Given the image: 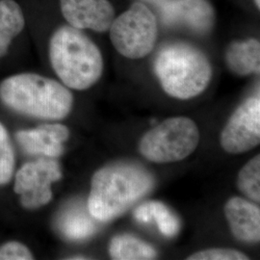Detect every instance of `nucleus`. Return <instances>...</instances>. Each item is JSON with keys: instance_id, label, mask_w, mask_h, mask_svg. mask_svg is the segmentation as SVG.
<instances>
[{"instance_id": "4468645a", "label": "nucleus", "mask_w": 260, "mask_h": 260, "mask_svg": "<svg viewBox=\"0 0 260 260\" xmlns=\"http://www.w3.org/2000/svg\"><path fill=\"white\" fill-rule=\"evenodd\" d=\"M99 222L89 212L88 207L76 205L63 212L58 221L60 232L70 240H84L96 232Z\"/></svg>"}, {"instance_id": "9d476101", "label": "nucleus", "mask_w": 260, "mask_h": 260, "mask_svg": "<svg viewBox=\"0 0 260 260\" xmlns=\"http://www.w3.org/2000/svg\"><path fill=\"white\" fill-rule=\"evenodd\" d=\"M61 10L71 26L96 32L109 30L115 10L108 0H60Z\"/></svg>"}, {"instance_id": "f03ea898", "label": "nucleus", "mask_w": 260, "mask_h": 260, "mask_svg": "<svg viewBox=\"0 0 260 260\" xmlns=\"http://www.w3.org/2000/svg\"><path fill=\"white\" fill-rule=\"evenodd\" d=\"M49 56L56 75L66 86L86 90L103 75V55L80 29L63 26L50 40Z\"/></svg>"}, {"instance_id": "20e7f679", "label": "nucleus", "mask_w": 260, "mask_h": 260, "mask_svg": "<svg viewBox=\"0 0 260 260\" xmlns=\"http://www.w3.org/2000/svg\"><path fill=\"white\" fill-rule=\"evenodd\" d=\"M2 101L16 111L45 120H60L73 107V95L62 84L34 74L15 75L0 86Z\"/></svg>"}, {"instance_id": "6ab92c4d", "label": "nucleus", "mask_w": 260, "mask_h": 260, "mask_svg": "<svg viewBox=\"0 0 260 260\" xmlns=\"http://www.w3.org/2000/svg\"><path fill=\"white\" fill-rule=\"evenodd\" d=\"M15 157L8 133L0 123V184L10 180L14 171Z\"/></svg>"}, {"instance_id": "0eeeda50", "label": "nucleus", "mask_w": 260, "mask_h": 260, "mask_svg": "<svg viewBox=\"0 0 260 260\" xmlns=\"http://www.w3.org/2000/svg\"><path fill=\"white\" fill-rule=\"evenodd\" d=\"M62 177L59 164L51 159L41 158L20 168L15 182V192L21 204L30 209L47 205L51 198V184Z\"/></svg>"}, {"instance_id": "f8f14e48", "label": "nucleus", "mask_w": 260, "mask_h": 260, "mask_svg": "<svg viewBox=\"0 0 260 260\" xmlns=\"http://www.w3.org/2000/svg\"><path fill=\"white\" fill-rule=\"evenodd\" d=\"M70 131L62 124H45L35 129L19 131L17 135L20 146L31 154L57 157L62 154L63 144Z\"/></svg>"}, {"instance_id": "423d86ee", "label": "nucleus", "mask_w": 260, "mask_h": 260, "mask_svg": "<svg viewBox=\"0 0 260 260\" xmlns=\"http://www.w3.org/2000/svg\"><path fill=\"white\" fill-rule=\"evenodd\" d=\"M110 39L116 50L129 59L149 54L157 40V21L154 14L143 3L136 2L114 19Z\"/></svg>"}, {"instance_id": "4be33fe9", "label": "nucleus", "mask_w": 260, "mask_h": 260, "mask_svg": "<svg viewBox=\"0 0 260 260\" xmlns=\"http://www.w3.org/2000/svg\"><path fill=\"white\" fill-rule=\"evenodd\" d=\"M255 1V4L257 5V7H259L260 6V0H254Z\"/></svg>"}, {"instance_id": "6e6552de", "label": "nucleus", "mask_w": 260, "mask_h": 260, "mask_svg": "<svg viewBox=\"0 0 260 260\" xmlns=\"http://www.w3.org/2000/svg\"><path fill=\"white\" fill-rule=\"evenodd\" d=\"M221 146L226 152L239 154L260 143V99L251 96L234 111L221 134Z\"/></svg>"}, {"instance_id": "1a4fd4ad", "label": "nucleus", "mask_w": 260, "mask_h": 260, "mask_svg": "<svg viewBox=\"0 0 260 260\" xmlns=\"http://www.w3.org/2000/svg\"><path fill=\"white\" fill-rule=\"evenodd\" d=\"M162 20L168 25H179L205 34L211 30L215 13L207 0H170L160 7Z\"/></svg>"}, {"instance_id": "9b49d317", "label": "nucleus", "mask_w": 260, "mask_h": 260, "mask_svg": "<svg viewBox=\"0 0 260 260\" xmlns=\"http://www.w3.org/2000/svg\"><path fill=\"white\" fill-rule=\"evenodd\" d=\"M224 215L234 237L239 241L256 243L260 239L259 207L233 197L224 205Z\"/></svg>"}, {"instance_id": "2eb2a0df", "label": "nucleus", "mask_w": 260, "mask_h": 260, "mask_svg": "<svg viewBox=\"0 0 260 260\" xmlns=\"http://www.w3.org/2000/svg\"><path fill=\"white\" fill-rule=\"evenodd\" d=\"M134 218L140 223L155 222L159 232L166 237H174L180 230V221L167 205L156 202H146L134 211Z\"/></svg>"}, {"instance_id": "a211bd4d", "label": "nucleus", "mask_w": 260, "mask_h": 260, "mask_svg": "<svg viewBox=\"0 0 260 260\" xmlns=\"http://www.w3.org/2000/svg\"><path fill=\"white\" fill-rule=\"evenodd\" d=\"M237 185L244 195L251 201H260V157L256 155L251 159L239 172Z\"/></svg>"}, {"instance_id": "f257e3e1", "label": "nucleus", "mask_w": 260, "mask_h": 260, "mask_svg": "<svg viewBox=\"0 0 260 260\" xmlns=\"http://www.w3.org/2000/svg\"><path fill=\"white\" fill-rule=\"evenodd\" d=\"M153 186L152 175L140 165H109L93 175L87 207L98 221L108 222L148 195Z\"/></svg>"}, {"instance_id": "ddd939ff", "label": "nucleus", "mask_w": 260, "mask_h": 260, "mask_svg": "<svg viewBox=\"0 0 260 260\" xmlns=\"http://www.w3.org/2000/svg\"><path fill=\"white\" fill-rule=\"evenodd\" d=\"M225 62L234 74H259L260 44L255 39L233 42L225 51Z\"/></svg>"}, {"instance_id": "aec40b11", "label": "nucleus", "mask_w": 260, "mask_h": 260, "mask_svg": "<svg viewBox=\"0 0 260 260\" xmlns=\"http://www.w3.org/2000/svg\"><path fill=\"white\" fill-rule=\"evenodd\" d=\"M245 253L233 249H208L198 251L188 257L189 260H247Z\"/></svg>"}, {"instance_id": "7ed1b4c3", "label": "nucleus", "mask_w": 260, "mask_h": 260, "mask_svg": "<svg viewBox=\"0 0 260 260\" xmlns=\"http://www.w3.org/2000/svg\"><path fill=\"white\" fill-rule=\"evenodd\" d=\"M154 72L169 95L184 101L203 93L212 77L205 53L185 43L162 47L154 61Z\"/></svg>"}, {"instance_id": "dca6fc26", "label": "nucleus", "mask_w": 260, "mask_h": 260, "mask_svg": "<svg viewBox=\"0 0 260 260\" xmlns=\"http://www.w3.org/2000/svg\"><path fill=\"white\" fill-rule=\"evenodd\" d=\"M109 253L113 259H154L157 251L149 244L129 234L115 236L109 245Z\"/></svg>"}, {"instance_id": "412c9836", "label": "nucleus", "mask_w": 260, "mask_h": 260, "mask_svg": "<svg viewBox=\"0 0 260 260\" xmlns=\"http://www.w3.org/2000/svg\"><path fill=\"white\" fill-rule=\"evenodd\" d=\"M33 259L32 253L19 242H10L0 248V260Z\"/></svg>"}, {"instance_id": "f3484780", "label": "nucleus", "mask_w": 260, "mask_h": 260, "mask_svg": "<svg viewBox=\"0 0 260 260\" xmlns=\"http://www.w3.org/2000/svg\"><path fill=\"white\" fill-rule=\"evenodd\" d=\"M24 26L21 9L13 0H0V57Z\"/></svg>"}, {"instance_id": "39448f33", "label": "nucleus", "mask_w": 260, "mask_h": 260, "mask_svg": "<svg viewBox=\"0 0 260 260\" xmlns=\"http://www.w3.org/2000/svg\"><path fill=\"white\" fill-rule=\"evenodd\" d=\"M200 143V130L187 117L170 118L148 131L140 141L142 155L154 163H173L192 154Z\"/></svg>"}]
</instances>
